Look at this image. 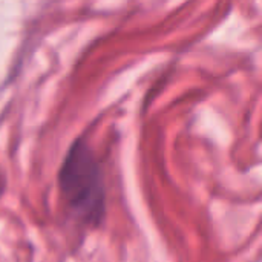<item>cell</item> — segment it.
Instances as JSON below:
<instances>
[{"instance_id": "obj_1", "label": "cell", "mask_w": 262, "mask_h": 262, "mask_svg": "<svg viewBox=\"0 0 262 262\" xmlns=\"http://www.w3.org/2000/svg\"><path fill=\"white\" fill-rule=\"evenodd\" d=\"M57 183L68 215L81 226L101 227L107 212L104 172L86 138H75L69 146Z\"/></svg>"}]
</instances>
